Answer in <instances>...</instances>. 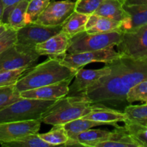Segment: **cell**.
<instances>
[{"instance_id":"obj_15","label":"cell","mask_w":147,"mask_h":147,"mask_svg":"<svg viewBox=\"0 0 147 147\" xmlns=\"http://www.w3.org/2000/svg\"><path fill=\"white\" fill-rule=\"evenodd\" d=\"M123 8L128 17L122 22L121 31H131L147 24V4H123Z\"/></svg>"},{"instance_id":"obj_10","label":"cell","mask_w":147,"mask_h":147,"mask_svg":"<svg viewBox=\"0 0 147 147\" xmlns=\"http://www.w3.org/2000/svg\"><path fill=\"white\" fill-rule=\"evenodd\" d=\"M111 69L105 65L103 68L84 69L83 67L77 70L74 76V81L69 86L67 96H79L83 92L96 84L102 77L109 74Z\"/></svg>"},{"instance_id":"obj_27","label":"cell","mask_w":147,"mask_h":147,"mask_svg":"<svg viewBox=\"0 0 147 147\" xmlns=\"http://www.w3.org/2000/svg\"><path fill=\"white\" fill-rule=\"evenodd\" d=\"M52 0H30L25 15L26 24L34 22Z\"/></svg>"},{"instance_id":"obj_18","label":"cell","mask_w":147,"mask_h":147,"mask_svg":"<svg viewBox=\"0 0 147 147\" xmlns=\"http://www.w3.org/2000/svg\"><path fill=\"white\" fill-rule=\"evenodd\" d=\"M93 14L121 23L128 17L123 8V0H103Z\"/></svg>"},{"instance_id":"obj_33","label":"cell","mask_w":147,"mask_h":147,"mask_svg":"<svg viewBox=\"0 0 147 147\" xmlns=\"http://www.w3.org/2000/svg\"><path fill=\"white\" fill-rule=\"evenodd\" d=\"M1 1H2L3 4H4V9L1 23L5 24L6 21H7V17H8L9 13V11L11 9V7H13L15 4H17V3H19L20 1H23V0H1Z\"/></svg>"},{"instance_id":"obj_32","label":"cell","mask_w":147,"mask_h":147,"mask_svg":"<svg viewBox=\"0 0 147 147\" xmlns=\"http://www.w3.org/2000/svg\"><path fill=\"white\" fill-rule=\"evenodd\" d=\"M17 30L8 27L0 34V54L11 45L15 44Z\"/></svg>"},{"instance_id":"obj_8","label":"cell","mask_w":147,"mask_h":147,"mask_svg":"<svg viewBox=\"0 0 147 147\" xmlns=\"http://www.w3.org/2000/svg\"><path fill=\"white\" fill-rule=\"evenodd\" d=\"M121 55L142 58L147 57V24L136 30L123 32L121 40L117 45Z\"/></svg>"},{"instance_id":"obj_23","label":"cell","mask_w":147,"mask_h":147,"mask_svg":"<svg viewBox=\"0 0 147 147\" xmlns=\"http://www.w3.org/2000/svg\"><path fill=\"white\" fill-rule=\"evenodd\" d=\"M104 125L106 124L102 122L95 121L84 119V118H80V119H75V120L65 123L63 124V127L68 138H73L78 134L88 130L95 126H104Z\"/></svg>"},{"instance_id":"obj_36","label":"cell","mask_w":147,"mask_h":147,"mask_svg":"<svg viewBox=\"0 0 147 147\" xmlns=\"http://www.w3.org/2000/svg\"><path fill=\"white\" fill-rule=\"evenodd\" d=\"M8 27H9L6 24H4V23H1V24H0V34H1V33H2L4 31V30H7Z\"/></svg>"},{"instance_id":"obj_21","label":"cell","mask_w":147,"mask_h":147,"mask_svg":"<svg viewBox=\"0 0 147 147\" xmlns=\"http://www.w3.org/2000/svg\"><path fill=\"white\" fill-rule=\"evenodd\" d=\"M30 0H23L11 7L5 24L15 30L26 25L25 15Z\"/></svg>"},{"instance_id":"obj_34","label":"cell","mask_w":147,"mask_h":147,"mask_svg":"<svg viewBox=\"0 0 147 147\" xmlns=\"http://www.w3.org/2000/svg\"><path fill=\"white\" fill-rule=\"evenodd\" d=\"M142 4H147V0H123V4L126 5Z\"/></svg>"},{"instance_id":"obj_22","label":"cell","mask_w":147,"mask_h":147,"mask_svg":"<svg viewBox=\"0 0 147 147\" xmlns=\"http://www.w3.org/2000/svg\"><path fill=\"white\" fill-rule=\"evenodd\" d=\"M90 15L74 11L62 25V31L70 38L76 34L86 31V25Z\"/></svg>"},{"instance_id":"obj_37","label":"cell","mask_w":147,"mask_h":147,"mask_svg":"<svg viewBox=\"0 0 147 147\" xmlns=\"http://www.w3.org/2000/svg\"><path fill=\"white\" fill-rule=\"evenodd\" d=\"M1 22H0V24H1Z\"/></svg>"},{"instance_id":"obj_13","label":"cell","mask_w":147,"mask_h":147,"mask_svg":"<svg viewBox=\"0 0 147 147\" xmlns=\"http://www.w3.org/2000/svg\"><path fill=\"white\" fill-rule=\"evenodd\" d=\"M73 78H70L48 86L22 91L20 92V96L24 98L57 100L67 96L69 91V86Z\"/></svg>"},{"instance_id":"obj_7","label":"cell","mask_w":147,"mask_h":147,"mask_svg":"<svg viewBox=\"0 0 147 147\" xmlns=\"http://www.w3.org/2000/svg\"><path fill=\"white\" fill-rule=\"evenodd\" d=\"M121 55L115 50L113 47L94 50V51L83 52V53L65 54L59 57L60 63L66 67L78 70L91 63H109L112 60L121 57Z\"/></svg>"},{"instance_id":"obj_35","label":"cell","mask_w":147,"mask_h":147,"mask_svg":"<svg viewBox=\"0 0 147 147\" xmlns=\"http://www.w3.org/2000/svg\"><path fill=\"white\" fill-rule=\"evenodd\" d=\"M4 4L1 0H0V22H1L3 17V14H4Z\"/></svg>"},{"instance_id":"obj_20","label":"cell","mask_w":147,"mask_h":147,"mask_svg":"<svg viewBox=\"0 0 147 147\" xmlns=\"http://www.w3.org/2000/svg\"><path fill=\"white\" fill-rule=\"evenodd\" d=\"M112 131L102 129H88L87 131L78 134L73 138L82 144L83 146L95 147L97 144L106 142L111 137Z\"/></svg>"},{"instance_id":"obj_5","label":"cell","mask_w":147,"mask_h":147,"mask_svg":"<svg viewBox=\"0 0 147 147\" xmlns=\"http://www.w3.org/2000/svg\"><path fill=\"white\" fill-rule=\"evenodd\" d=\"M123 32L113 31L105 33H88L81 32L70 39L67 54L94 51L111 48L121 42Z\"/></svg>"},{"instance_id":"obj_6","label":"cell","mask_w":147,"mask_h":147,"mask_svg":"<svg viewBox=\"0 0 147 147\" xmlns=\"http://www.w3.org/2000/svg\"><path fill=\"white\" fill-rule=\"evenodd\" d=\"M62 31V25L49 27L32 22L26 24L17 31L15 46L25 54H37L35 46Z\"/></svg>"},{"instance_id":"obj_26","label":"cell","mask_w":147,"mask_h":147,"mask_svg":"<svg viewBox=\"0 0 147 147\" xmlns=\"http://www.w3.org/2000/svg\"><path fill=\"white\" fill-rule=\"evenodd\" d=\"M42 140L55 146H63L67 140L68 136L65 131L63 125H55L50 131L45 134H38Z\"/></svg>"},{"instance_id":"obj_2","label":"cell","mask_w":147,"mask_h":147,"mask_svg":"<svg viewBox=\"0 0 147 147\" xmlns=\"http://www.w3.org/2000/svg\"><path fill=\"white\" fill-rule=\"evenodd\" d=\"M77 70L62 64L59 57H49L43 63L33 66L14 85L18 92L31 90L74 77Z\"/></svg>"},{"instance_id":"obj_31","label":"cell","mask_w":147,"mask_h":147,"mask_svg":"<svg viewBox=\"0 0 147 147\" xmlns=\"http://www.w3.org/2000/svg\"><path fill=\"white\" fill-rule=\"evenodd\" d=\"M103 0H77L75 11L88 15L93 14Z\"/></svg>"},{"instance_id":"obj_11","label":"cell","mask_w":147,"mask_h":147,"mask_svg":"<svg viewBox=\"0 0 147 147\" xmlns=\"http://www.w3.org/2000/svg\"><path fill=\"white\" fill-rule=\"evenodd\" d=\"M41 123L40 119L0 123V144L25 135L38 133Z\"/></svg>"},{"instance_id":"obj_25","label":"cell","mask_w":147,"mask_h":147,"mask_svg":"<svg viewBox=\"0 0 147 147\" xmlns=\"http://www.w3.org/2000/svg\"><path fill=\"white\" fill-rule=\"evenodd\" d=\"M5 147H52L50 144L45 142L39 136L38 133L25 135L11 142L1 144Z\"/></svg>"},{"instance_id":"obj_4","label":"cell","mask_w":147,"mask_h":147,"mask_svg":"<svg viewBox=\"0 0 147 147\" xmlns=\"http://www.w3.org/2000/svg\"><path fill=\"white\" fill-rule=\"evenodd\" d=\"M55 100L21 98L0 109V123L38 120Z\"/></svg>"},{"instance_id":"obj_17","label":"cell","mask_w":147,"mask_h":147,"mask_svg":"<svg viewBox=\"0 0 147 147\" xmlns=\"http://www.w3.org/2000/svg\"><path fill=\"white\" fill-rule=\"evenodd\" d=\"M95 147H142L138 141L129 133L125 126H116L111 137L106 142L97 144Z\"/></svg>"},{"instance_id":"obj_29","label":"cell","mask_w":147,"mask_h":147,"mask_svg":"<svg viewBox=\"0 0 147 147\" xmlns=\"http://www.w3.org/2000/svg\"><path fill=\"white\" fill-rule=\"evenodd\" d=\"M126 101L129 104L136 101L147 103V80L138 83L129 90L126 95Z\"/></svg>"},{"instance_id":"obj_28","label":"cell","mask_w":147,"mask_h":147,"mask_svg":"<svg viewBox=\"0 0 147 147\" xmlns=\"http://www.w3.org/2000/svg\"><path fill=\"white\" fill-rule=\"evenodd\" d=\"M31 67H22L12 70L0 71V88L14 86Z\"/></svg>"},{"instance_id":"obj_24","label":"cell","mask_w":147,"mask_h":147,"mask_svg":"<svg viewBox=\"0 0 147 147\" xmlns=\"http://www.w3.org/2000/svg\"><path fill=\"white\" fill-rule=\"evenodd\" d=\"M126 116L124 123L147 126V103L142 105H129L123 110Z\"/></svg>"},{"instance_id":"obj_1","label":"cell","mask_w":147,"mask_h":147,"mask_svg":"<svg viewBox=\"0 0 147 147\" xmlns=\"http://www.w3.org/2000/svg\"><path fill=\"white\" fill-rule=\"evenodd\" d=\"M105 65L110 67V73L79 96H85L94 104L123 111L130 105L126 101L129 90L147 80V57L133 58L121 55Z\"/></svg>"},{"instance_id":"obj_9","label":"cell","mask_w":147,"mask_h":147,"mask_svg":"<svg viewBox=\"0 0 147 147\" xmlns=\"http://www.w3.org/2000/svg\"><path fill=\"white\" fill-rule=\"evenodd\" d=\"M76 4V1L70 0L51 1L34 23L49 27L63 25L75 11Z\"/></svg>"},{"instance_id":"obj_3","label":"cell","mask_w":147,"mask_h":147,"mask_svg":"<svg viewBox=\"0 0 147 147\" xmlns=\"http://www.w3.org/2000/svg\"><path fill=\"white\" fill-rule=\"evenodd\" d=\"M94 104L83 96H66L55 100L42 116V122L49 125H60L83 118L96 109Z\"/></svg>"},{"instance_id":"obj_30","label":"cell","mask_w":147,"mask_h":147,"mask_svg":"<svg viewBox=\"0 0 147 147\" xmlns=\"http://www.w3.org/2000/svg\"><path fill=\"white\" fill-rule=\"evenodd\" d=\"M21 98L20 93L17 91L14 85L0 88V109L14 103Z\"/></svg>"},{"instance_id":"obj_12","label":"cell","mask_w":147,"mask_h":147,"mask_svg":"<svg viewBox=\"0 0 147 147\" xmlns=\"http://www.w3.org/2000/svg\"><path fill=\"white\" fill-rule=\"evenodd\" d=\"M39 57L38 54H25L19 51L15 45H13L0 54V71L32 67Z\"/></svg>"},{"instance_id":"obj_14","label":"cell","mask_w":147,"mask_h":147,"mask_svg":"<svg viewBox=\"0 0 147 147\" xmlns=\"http://www.w3.org/2000/svg\"><path fill=\"white\" fill-rule=\"evenodd\" d=\"M70 37L63 31L35 46V51L40 56L61 57L66 54L70 44Z\"/></svg>"},{"instance_id":"obj_16","label":"cell","mask_w":147,"mask_h":147,"mask_svg":"<svg viewBox=\"0 0 147 147\" xmlns=\"http://www.w3.org/2000/svg\"><path fill=\"white\" fill-rule=\"evenodd\" d=\"M83 118L105 123L106 125H112L115 127L118 126V122H124L126 120V116L123 111L106 107L103 105H99L96 109Z\"/></svg>"},{"instance_id":"obj_19","label":"cell","mask_w":147,"mask_h":147,"mask_svg":"<svg viewBox=\"0 0 147 147\" xmlns=\"http://www.w3.org/2000/svg\"><path fill=\"white\" fill-rule=\"evenodd\" d=\"M121 22L111 19L92 14L89 16L86 25L88 33H105L121 31Z\"/></svg>"}]
</instances>
